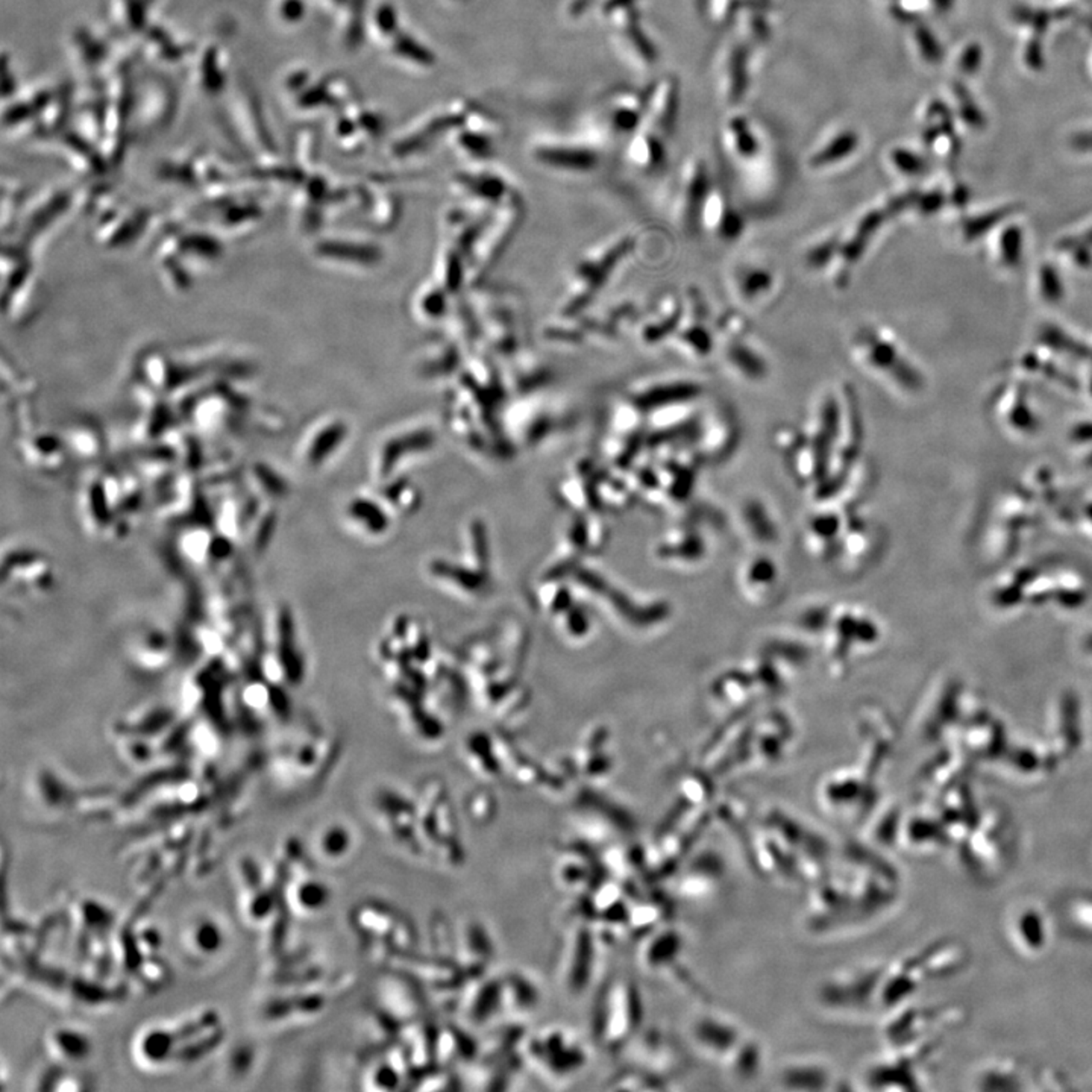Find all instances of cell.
I'll return each instance as SVG.
<instances>
[{
  "mask_svg": "<svg viewBox=\"0 0 1092 1092\" xmlns=\"http://www.w3.org/2000/svg\"><path fill=\"white\" fill-rule=\"evenodd\" d=\"M749 46L735 34L721 43L715 58V84L719 99L737 105L749 88Z\"/></svg>",
  "mask_w": 1092,
  "mask_h": 1092,
  "instance_id": "cell-4",
  "label": "cell"
},
{
  "mask_svg": "<svg viewBox=\"0 0 1092 1092\" xmlns=\"http://www.w3.org/2000/svg\"><path fill=\"white\" fill-rule=\"evenodd\" d=\"M677 193V213L688 228L700 222L701 210L710 188L706 164L701 158L690 157L683 164Z\"/></svg>",
  "mask_w": 1092,
  "mask_h": 1092,
  "instance_id": "cell-10",
  "label": "cell"
},
{
  "mask_svg": "<svg viewBox=\"0 0 1092 1092\" xmlns=\"http://www.w3.org/2000/svg\"><path fill=\"white\" fill-rule=\"evenodd\" d=\"M700 387L694 383L670 381L662 386L654 387V390H650L642 399H645L646 405L651 409L666 410L678 405L690 404L700 396Z\"/></svg>",
  "mask_w": 1092,
  "mask_h": 1092,
  "instance_id": "cell-16",
  "label": "cell"
},
{
  "mask_svg": "<svg viewBox=\"0 0 1092 1092\" xmlns=\"http://www.w3.org/2000/svg\"><path fill=\"white\" fill-rule=\"evenodd\" d=\"M350 842V834L346 833L344 828L340 827V828L326 830L325 834H324V840H322V847H324V851H325L326 854L330 853L332 856H338V854L342 856L344 851H348Z\"/></svg>",
  "mask_w": 1092,
  "mask_h": 1092,
  "instance_id": "cell-27",
  "label": "cell"
},
{
  "mask_svg": "<svg viewBox=\"0 0 1092 1092\" xmlns=\"http://www.w3.org/2000/svg\"><path fill=\"white\" fill-rule=\"evenodd\" d=\"M733 343L730 348H727V362H730L731 366L739 370L741 374L745 375L749 380H757L765 375V363L762 362L761 356L755 354L753 348H749L747 344L742 343V340H731Z\"/></svg>",
  "mask_w": 1092,
  "mask_h": 1092,
  "instance_id": "cell-19",
  "label": "cell"
},
{
  "mask_svg": "<svg viewBox=\"0 0 1092 1092\" xmlns=\"http://www.w3.org/2000/svg\"><path fill=\"white\" fill-rule=\"evenodd\" d=\"M1067 919L1077 935L1092 942V893H1081L1069 899Z\"/></svg>",
  "mask_w": 1092,
  "mask_h": 1092,
  "instance_id": "cell-21",
  "label": "cell"
},
{
  "mask_svg": "<svg viewBox=\"0 0 1092 1092\" xmlns=\"http://www.w3.org/2000/svg\"><path fill=\"white\" fill-rule=\"evenodd\" d=\"M680 109V85L676 76L668 75L658 79L646 93L645 113L642 127L658 134L664 140L670 139Z\"/></svg>",
  "mask_w": 1092,
  "mask_h": 1092,
  "instance_id": "cell-7",
  "label": "cell"
},
{
  "mask_svg": "<svg viewBox=\"0 0 1092 1092\" xmlns=\"http://www.w3.org/2000/svg\"><path fill=\"white\" fill-rule=\"evenodd\" d=\"M627 155L630 163L642 172L660 169L666 160L664 139L640 125L639 129L630 137Z\"/></svg>",
  "mask_w": 1092,
  "mask_h": 1092,
  "instance_id": "cell-13",
  "label": "cell"
},
{
  "mask_svg": "<svg viewBox=\"0 0 1092 1092\" xmlns=\"http://www.w3.org/2000/svg\"><path fill=\"white\" fill-rule=\"evenodd\" d=\"M954 0H932L938 11H948L953 6Z\"/></svg>",
  "mask_w": 1092,
  "mask_h": 1092,
  "instance_id": "cell-32",
  "label": "cell"
},
{
  "mask_svg": "<svg viewBox=\"0 0 1092 1092\" xmlns=\"http://www.w3.org/2000/svg\"><path fill=\"white\" fill-rule=\"evenodd\" d=\"M885 972L881 968L875 966H868V968H854L850 972H842L839 976L830 978L821 990V998L826 1004L830 1006H839V1009L844 1008L847 1004L850 1006H857V1004H865L860 996L862 994L866 1000L873 998L875 992V984L881 982L885 978Z\"/></svg>",
  "mask_w": 1092,
  "mask_h": 1092,
  "instance_id": "cell-8",
  "label": "cell"
},
{
  "mask_svg": "<svg viewBox=\"0 0 1092 1092\" xmlns=\"http://www.w3.org/2000/svg\"><path fill=\"white\" fill-rule=\"evenodd\" d=\"M745 5L761 6V8H768L771 0H743Z\"/></svg>",
  "mask_w": 1092,
  "mask_h": 1092,
  "instance_id": "cell-33",
  "label": "cell"
},
{
  "mask_svg": "<svg viewBox=\"0 0 1092 1092\" xmlns=\"http://www.w3.org/2000/svg\"><path fill=\"white\" fill-rule=\"evenodd\" d=\"M743 5V0H709V16L718 26L733 24Z\"/></svg>",
  "mask_w": 1092,
  "mask_h": 1092,
  "instance_id": "cell-26",
  "label": "cell"
},
{
  "mask_svg": "<svg viewBox=\"0 0 1092 1092\" xmlns=\"http://www.w3.org/2000/svg\"><path fill=\"white\" fill-rule=\"evenodd\" d=\"M887 2H895V0H887Z\"/></svg>",
  "mask_w": 1092,
  "mask_h": 1092,
  "instance_id": "cell-34",
  "label": "cell"
},
{
  "mask_svg": "<svg viewBox=\"0 0 1092 1092\" xmlns=\"http://www.w3.org/2000/svg\"><path fill=\"white\" fill-rule=\"evenodd\" d=\"M682 933L676 930H668L652 939L645 953L646 965L651 968H664L676 960L677 954L682 951Z\"/></svg>",
  "mask_w": 1092,
  "mask_h": 1092,
  "instance_id": "cell-18",
  "label": "cell"
},
{
  "mask_svg": "<svg viewBox=\"0 0 1092 1092\" xmlns=\"http://www.w3.org/2000/svg\"><path fill=\"white\" fill-rule=\"evenodd\" d=\"M859 145L860 137L853 128H832L812 146L806 164L810 170L830 169L850 160Z\"/></svg>",
  "mask_w": 1092,
  "mask_h": 1092,
  "instance_id": "cell-11",
  "label": "cell"
},
{
  "mask_svg": "<svg viewBox=\"0 0 1092 1092\" xmlns=\"http://www.w3.org/2000/svg\"><path fill=\"white\" fill-rule=\"evenodd\" d=\"M1009 938L1024 956L1036 958L1050 945V919L1039 906L1023 905L1009 917Z\"/></svg>",
  "mask_w": 1092,
  "mask_h": 1092,
  "instance_id": "cell-6",
  "label": "cell"
},
{
  "mask_svg": "<svg viewBox=\"0 0 1092 1092\" xmlns=\"http://www.w3.org/2000/svg\"><path fill=\"white\" fill-rule=\"evenodd\" d=\"M984 50L978 44H970L960 56L959 67L965 75H974L982 66Z\"/></svg>",
  "mask_w": 1092,
  "mask_h": 1092,
  "instance_id": "cell-29",
  "label": "cell"
},
{
  "mask_svg": "<svg viewBox=\"0 0 1092 1092\" xmlns=\"http://www.w3.org/2000/svg\"><path fill=\"white\" fill-rule=\"evenodd\" d=\"M1026 1081L1018 1065L1010 1061H1000L988 1065L978 1076V1089L984 1091H998V1089H1027L1023 1082Z\"/></svg>",
  "mask_w": 1092,
  "mask_h": 1092,
  "instance_id": "cell-17",
  "label": "cell"
},
{
  "mask_svg": "<svg viewBox=\"0 0 1092 1092\" xmlns=\"http://www.w3.org/2000/svg\"><path fill=\"white\" fill-rule=\"evenodd\" d=\"M887 161L895 172L905 176L921 175L927 167L923 157H919L918 154L903 146L893 147L887 154Z\"/></svg>",
  "mask_w": 1092,
  "mask_h": 1092,
  "instance_id": "cell-23",
  "label": "cell"
},
{
  "mask_svg": "<svg viewBox=\"0 0 1092 1092\" xmlns=\"http://www.w3.org/2000/svg\"><path fill=\"white\" fill-rule=\"evenodd\" d=\"M1071 145H1073V147H1075V149H1077V151L1091 152L1092 151V131H1089V133L1077 134L1076 137H1073V139H1071Z\"/></svg>",
  "mask_w": 1092,
  "mask_h": 1092,
  "instance_id": "cell-31",
  "label": "cell"
},
{
  "mask_svg": "<svg viewBox=\"0 0 1092 1092\" xmlns=\"http://www.w3.org/2000/svg\"><path fill=\"white\" fill-rule=\"evenodd\" d=\"M912 38H913V43H915L918 55L925 62H929V64L941 62L944 50H942L941 44L936 40V36L932 34V30L929 28H925L923 24H918L917 28L913 29Z\"/></svg>",
  "mask_w": 1092,
  "mask_h": 1092,
  "instance_id": "cell-24",
  "label": "cell"
},
{
  "mask_svg": "<svg viewBox=\"0 0 1092 1092\" xmlns=\"http://www.w3.org/2000/svg\"><path fill=\"white\" fill-rule=\"evenodd\" d=\"M677 338H678V343L690 350L689 352L690 356L703 358L709 356L712 350V336L707 331L706 325L701 324L698 317L694 322H689L688 325L678 326Z\"/></svg>",
  "mask_w": 1092,
  "mask_h": 1092,
  "instance_id": "cell-20",
  "label": "cell"
},
{
  "mask_svg": "<svg viewBox=\"0 0 1092 1092\" xmlns=\"http://www.w3.org/2000/svg\"><path fill=\"white\" fill-rule=\"evenodd\" d=\"M593 2L597 5L598 14L604 18L605 16H609L610 12L616 11V10H621V8L630 5H638L639 0H593Z\"/></svg>",
  "mask_w": 1092,
  "mask_h": 1092,
  "instance_id": "cell-30",
  "label": "cell"
},
{
  "mask_svg": "<svg viewBox=\"0 0 1092 1092\" xmlns=\"http://www.w3.org/2000/svg\"><path fill=\"white\" fill-rule=\"evenodd\" d=\"M604 20L609 23L616 46L634 69L648 70L657 62V49L642 29L638 5L610 12Z\"/></svg>",
  "mask_w": 1092,
  "mask_h": 1092,
  "instance_id": "cell-3",
  "label": "cell"
},
{
  "mask_svg": "<svg viewBox=\"0 0 1092 1092\" xmlns=\"http://www.w3.org/2000/svg\"><path fill=\"white\" fill-rule=\"evenodd\" d=\"M956 95H958V99H960V115L964 117V121H965L970 127H984V117L982 115V113L978 111V105L972 102L971 99L968 97V93H966L965 88H964V87H956Z\"/></svg>",
  "mask_w": 1092,
  "mask_h": 1092,
  "instance_id": "cell-28",
  "label": "cell"
},
{
  "mask_svg": "<svg viewBox=\"0 0 1092 1092\" xmlns=\"http://www.w3.org/2000/svg\"><path fill=\"white\" fill-rule=\"evenodd\" d=\"M701 224L707 230L718 232L724 239H731L742 232V218L731 206L727 194L718 187H710L703 204Z\"/></svg>",
  "mask_w": 1092,
  "mask_h": 1092,
  "instance_id": "cell-12",
  "label": "cell"
},
{
  "mask_svg": "<svg viewBox=\"0 0 1092 1092\" xmlns=\"http://www.w3.org/2000/svg\"><path fill=\"white\" fill-rule=\"evenodd\" d=\"M737 287L741 290L739 293H742L743 298L755 301L767 295L769 290L773 289V273L763 267H747L737 275Z\"/></svg>",
  "mask_w": 1092,
  "mask_h": 1092,
  "instance_id": "cell-22",
  "label": "cell"
},
{
  "mask_svg": "<svg viewBox=\"0 0 1092 1092\" xmlns=\"http://www.w3.org/2000/svg\"><path fill=\"white\" fill-rule=\"evenodd\" d=\"M369 30L375 43H378L387 56L407 69L427 70L435 64V55L427 46L416 42L399 28L398 14L390 3H380L369 17Z\"/></svg>",
  "mask_w": 1092,
  "mask_h": 1092,
  "instance_id": "cell-2",
  "label": "cell"
},
{
  "mask_svg": "<svg viewBox=\"0 0 1092 1092\" xmlns=\"http://www.w3.org/2000/svg\"><path fill=\"white\" fill-rule=\"evenodd\" d=\"M768 8L743 5L733 22V34L749 48L762 46L771 38V26L768 20Z\"/></svg>",
  "mask_w": 1092,
  "mask_h": 1092,
  "instance_id": "cell-14",
  "label": "cell"
},
{
  "mask_svg": "<svg viewBox=\"0 0 1092 1092\" xmlns=\"http://www.w3.org/2000/svg\"><path fill=\"white\" fill-rule=\"evenodd\" d=\"M645 101L646 95L633 90L615 91L604 97L589 114L587 134L599 141L631 137L644 121Z\"/></svg>",
  "mask_w": 1092,
  "mask_h": 1092,
  "instance_id": "cell-1",
  "label": "cell"
},
{
  "mask_svg": "<svg viewBox=\"0 0 1092 1092\" xmlns=\"http://www.w3.org/2000/svg\"><path fill=\"white\" fill-rule=\"evenodd\" d=\"M690 1036L707 1056L730 1061L742 1045V1033L736 1023L724 1015L701 1014L690 1026Z\"/></svg>",
  "mask_w": 1092,
  "mask_h": 1092,
  "instance_id": "cell-5",
  "label": "cell"
},
{
  "mask_svg": "<svg viewBox=\"0 0 1092 1092\" xmlns=\"http://www.w3.org/2000/svg\"><path fill=\"white\" fill-rule=\"evenodd\" d=\"M723 143L725 151L736 163L753 164L767 158L765 137L747 115L731 114L723 123Z\"/></svg>",
  "mask_w": 1092,
  "mask_h": 1092,
  "instance_id": "cell-9",
  "label": "cell"
},
{
  "mask_svg": "<svg viewBox=\"0 0 1092 1092\" xmlns=\"http://www.w3.org/2000/svg\"><path fill=\"white\" fill-rule=\"evenodd\" d=\"M832 1079L826 1065L816 1061H797L786 1065L781 1082L788 1089H824Z\"/></svg>",
  "mask_w": 1092,
  "mask_h": 1092,
  "instance_id": "cell-15",
  "label": "cell"
},
{
  "mask_svg": "<svg viewBox=\"0 0 1092 1092\" xmlns=\"http://www.w3.org/2000/svg\"><path fill=\"white\" fill-rule=\"evenodd\" d=\"M273 16L277 22L284 26H295L301 23L307 16L305 0H275Z\"/></svg>",
  "mask_w": 1092,
  "mask_h": 1092,
  "instance_id": "cell-25",
  "label": "cell"
}]
</instances>
